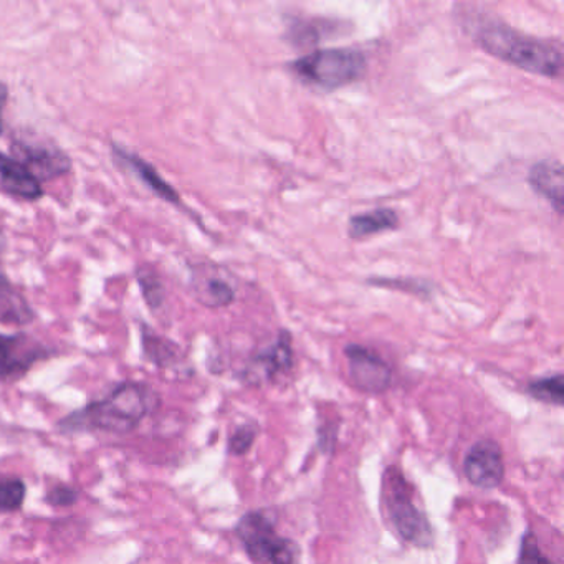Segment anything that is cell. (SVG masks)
<instances>
[{
    "label": "cell",
    "mask_w": 564,
    "mask_h": 564,
    "mask_svg": "<svg viewBox=\"0 0 564 564\" xmlns=\"http://www.w3.org/2000/svg\"><path fill=\"white\" fill-rule=\"evenodd\" d=\"M528 394L543 404L561 405L564 404V376L553 375L546 378L534 379L528 384Z\"/></svg>",
    "instance_id": "d6986e66"
},
{
    "label": "cell",
    "mask_w": 564,
    "mask_h": 564,
    "mask_svg": "<svg viewBox=\"0 0 564 564\" xmlns=\"http://www.w3.org/2000/svg\"><path fill=\"white\" fill-rule=\"evenodd\" d=\"M141 346L144 358L156 368L173 372H181L187 368L183 349L171 339L158 335L150 326L141 325Z\"/></svg>",
    "instance_id": "5bb4252c"
},
{
    "label": "cell",
    "mask_w": 564,
    "mask_h": 564,
    "mask_svg": "<svg viewBox=\"0 0 564 564\" xmlns=\"http://www.w3.org/2000/svg\"><path fill=\"white\" fill-rule=\"evenodd\" d=\"M237 540L253 563L292 564L299 561V546L276 531L265 511H249L236 527Z\"/></svg>",
    "instance_id": "277c9868"
},
{
    "label": "cell",
    "mask_w": 564,
    "mask_h": 564,
    "mask_svg": "<svg viewBox=\"0 0 564 564\" xmlns=\"http://www.w3.org/2000/svg\"><path fill=\"white\" fill-rule=\"evenodd\" d=\"M111 153H113L117 163L133 171L138 180H140L151 193L156 194L160 199L166 200V203L173 204V206H183L180 193L158 173L156 167H154L150 161L143 160V158L138 156L133 151H128L127 148L120 147V144H113V147H111Z\"/></svg>",
    "instance_id": "4fadbf2b"
},
{
    "label": "cell",
    "mask_w": 564,
    "mask_h": 564,
    "mask_svg": "<svg viewBox=\"0 0 564 564\" xmlns=\"http://www.w3.org/2000/svg\"><path fill=\"white\" fill-rule=\"evenodd\" d=\"M160 405V394L153 388L143 382L127 381L113 389L107 398L65 415L57 427L65 434L90 431L128 434L138 429Z\"/></svg>",
    "instance_id": "6da1fadb"
},
{
    "label": "cell",
    "mask_w": 564,
    "mask_h": 564,
    "mask_svg": "<svg viewBox=\"0 0 564 564\" xmlns=\"http://www.w3.org/2000/svg\"><path fill=\"white\" fill-rule=\"evenodd\" d=\"M37 319L28 296L0 272V323L6 326H28Z\"/></svg>",
    "instance_id": "9a60e30c"
},
{
    "label": "cell",
    "mask_w": 564,
    "mask_h": 564,
    "mask_svg": "<svg viewBox=\"0 0 564 564\" xmlns=\"http://www.w3.org/2000/svg\"><path fill=\"white\" fill-rule=\"evenodd\" d=\"M464 475L474 487L484 490L500 487L505 478L501 445L491 438L475 442L465 454Z\"/></svg>",
    "instance_id": "30bf717a"
},
{
    "label": "cell",
    "mask_w": 564,
    "mask_h": 564,
    "mask_svg": "<svg viewBox=\"0 0 564 564\" xmlns=\"http://www.w3.org/2000/svg\"><path fill=\"white\" fill-rule=\"evenodd\" d=\"M138 285H140L141 295L144 302L153 312L163 308L164 300H166V290H164L161 276L151 265H140L134 272Z\"/></svg>",
    "instance_id": "ac0fdd59"
},
{
    "label": "cell",
    "mask_w": 564,
    "mask_h": 564,
    "mask_svg": "<svg viewBox=\"0 0 564 564\" xmlns=\"http://www.w3.org/2000/svg\"><path fill=\"white\" fill-rule=\"evenodd\" d=\"M293 366L292 335L285 329L280 332L279 338L260 349L252 356L243 368L240 378L249 386H262L275 381L279 376L285 375Z\"/></svg>",
    "instance_id": "9c48e42d"
},
{
    "label": "cell",
    "mask_w": 564,
    "mask_h": 564,
    "mask_svg": "<svg viewBox=\"0 0 564 564\" xmlns=\"http://www.w3.org/2000/svg\"><path fill=\"white\" fill-rule=\"evenodd\" d=\"M0 189L15 199L35 203L45 196L39 177L18 158L0 153Z\"/></svg>",
    "instance_id": "7c38bea8"
},
{
    "label": "cell",
    "mask_w": 564,
    "mask_h": 564,
    "mask_svg": "<svg viewBox=\"0 0 564 564\" xmlns=\"http://www.w3.org/2000/svg\"><path fill=\"white\" fill-rule=\"evenodd\" d=\"M345 356L349 379L358 391L382 394L391 388L392 371L381 356L356 343L346 346Z\"/></svg>",
    "instance_id": "ba28073f"
},
{
    "label": "cell",
    "mask_w": 564,
    "mask_h": 564,
    "mask_svg": "<svg viewBox=\"0 0 564 564\" xmlns=\"http://www.w3.org/2000/svg\"><path fill=\"white\" fill-rule=\"evenodd\" d=\"M9 101V85L0 82V137L4 133V111Z\"/></svg>",
    "instance_id": "cb8c5ba5"
},
{
    "label": "cell",
    "mask_w": 564,
    "mask_h": 564,
    "mask_svg": "<svg viewBox=\"0 0 564 564\" xmlns=\"http://www.w3.org/2000/svg\"><path fill=\"white\" fill-rule=\"evenodd\" d=\"M54 355V348L29 333H0V384L21 381L37 362Z\"/></svg>",
    "instance_id": "8992f818"
},
{
    "label": "cell",
    "mask_w": 564,
    "mask_h": 564,
    "mask_svg": "<svg viewBox=\"0 0 564 564\" xmlns=\"http://www.w3.org/2000/svg\"><path fill=\"white\" fill-rule=\"evenodd\" d=\"M467 31L474 35L475 42L488 54L521 70L543 75L547 78H560L563 72V51L560 45L540 39L528 37L501 22L480 18L470 24Z\"/></svg>",
    "instance_id": "7a4b0ae2"
},
{
    "label": "cell",
    "mask_w": 564,
    "mask_h": 564,
    "mask_svg": "<svg viewBox=\"0 0 564 564\" xmlns=\"http://www.w3.org/2000/svg\"><path fill=\"white\" fill-rule=\"evenodd\" d=\"M399 217L395 210L381 207V209L371 210V213L358 214L352 216L348 224V234L351 239L361 240L366 237L378 236L388 230L398 229Z\"/></svg>",
    "instance_id": "e0dca14e"
},
{
    "label": "cell",
    "mask_w": 564,
    "mask_h": 564,
    "mask_svg": "<svg viewBox=\"0 0 564 564\" xmlns=\"http://www.w3.org/2000/svg\"><path fill=\"white\" fill-rule=\"evenodd\" d=\"M44 501L52 508H70L80 501V491L72 485H52L45 494Z\"/></svg>",
    "instance_id": "7402d4cb"
},
{
    "label": "cell",
    "mask_w": 564,
    "mask_h": 564,
    "mask_svg": "<svg viewBox=\"0 0 564 564\" xmlns=\"http://www.w3.org/2000/svg\"><path fill=\"white\" fill-rule=\"evenodd\" d=\"M191 292L200 305L219 310L232 305L236 289L223 269L213 263H200L191 273Z\"/></svg>",
    "instance_id": "8fae6325"
},
{
    "label": "cell",
    "mask_w": 564,
    "mask_h": 564,
    "mask_svg": "<svg viewBox=\"0 0 564 564\" xmlns=\"http://www.w3.org/2000/svg\"><path fill=\"white\" fill-rule=\"evenodd\" d=\"M382 498L398 536L411 546L431 547L434 538L431 521L414 503V491L399 468L389 467L386 470L382 478Z\"/></svg>",
    "instance_id": "3957f363"
},
{
    "label": "cell",
    "mask_w": 564,
    "mask_h": 564,
    "mask_svg": "<svg viewBox=\"0 0 564 564\" xmlns=\"http://www.w3.org/2000/svg\"><path fill=\"white\" fill-rule=\"evenodd\" d=\"M292 70L306 84L336 90L358 82L366 72L365 55L349 48H326L299 58Z\"/></svg>",
    "instance_id": "5b68a950"
},
{
    "label": "cell",
    "mask_w": 564,
    "mask_h": 564,
    "mask_svg": "<svg viewBox=\"0 0 564 564\" xmlns=\"http://www.w3.org/2000/svg\"><path fill=\"white\" fill-rule=\"evenodd\" d=\"M28 485L22 478L0 475V514L14 513L24 507Z\"/></svg>",
    "instance_id": "ffe728a7"
},
{
    "label": "cell",
    "mask_w": 564,
    "mask_h": 564,
    "mask_svg": "<svg viewBox=\"0 0 564 564\" xmlns=\"http://www.w3.org/2000/svg\"><path fill=\"white\" fill-rule=\"evenodd\" d=\"M12 156L21 160L41 183L67 176L72 171L70 156L47 141L15 138L12 141Z\"/></svg>",
    "instance_id": "52a82bcc"
},
{
    "label": "cell",
    "mask_w": 564,
    "mask_h": 564,
    "mask_svg": "<svg viewBox=\"0 0 564 564\" xmlns=\"http://www.w3.org/2000/svg\"><path fill=\"white\" fill-rule=\"evenodd\" d=\"M518 560L524 561V563H538V561L550 563V557L541 553L536 538L531 533L524 534L523 540H521L520 557H518Z\"/></svg>",
    "instance_id": "603a6c76"
},
{
    "label": "cell",
    "mask_w": 564,
    "mask_h": 564,
    "mask_svg": "<svg viewBox=\"0 0 564 564\" xmlns=\"http://www.w3.org/2000/svg\"><path fill=\"white\" fill-rule=\"evenodd\" d=\"M259 435V425L257 424H242L230 434L229 442H227V452L234 457H243L249 454Z\"/></svg>",
    "instance_id": "44dd1931"
},
{
    "label": "cell",
    "mask_w": 564,
    "mask_h": 564,
    "mask_svg": "<svg viewBox=\"0 0 564 564\" xmlns=\"http://www.w3.org/2000/svg\"><path fill=\"white\" fill-rule=\"evenodd\" d=\"M530 186L534 193L547 200L556 209L557 214H563L564 207V173L563 166L557 161H541L534 164L530 171Z\"/></svg>",
    "instance_id": "2e32d148"
}]
</instances>
